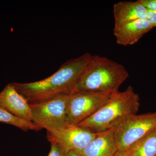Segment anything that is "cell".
<instances>
[{
	"mask_svg": "<svg viewBox=\"0 0 156 156\" xmlns=\"http://www.w3.org/2000/svg\"><path fill=\"white\" fill-rule=\"evenodd\" d=\"M98 133L77 125H68L54 132H48V140L58 143L66 154L70 151L82 150L94 139Z\"/></svg>",
	"mask_w": 156,
	"mask_h": 156,
	"instance_id": "52a82bcc",
	"label": "cell"
},
{
	"mask_svg": "<svg viewBox=\"0 0 156 156\" xmlns=\"http://www.w3.org/2000/svg\"><path fill=\"white\" fill-rule=\"evenodd\" d=\"M111 94L88 92L71 93L67 107L68 124L77 125L91 116L106 103Z\"/></svg>",
	"mask_w": 156,
	"mask_h": 156,
	"instance_id": "8992f818",
	"label": "cell"
},
{
	"mask_svg": "<svg viewBox=\"0 0 156 156\" xmlns=\"http://www.w3.org/2000/svg\"><path fill=\"white\" fill-rule=\"evenodd\" d=\"M148 13V10L140 0L119 2L113 6L114 27L136 20L147 19Z\"/></svg>",
	"mask_w": 156,
	"mask_h": 156,
	"instance_id": "30bf717a",
	"label": "cell"
},
{
	"mask_svg": "<svg viewBox=\"0 0 156 156\" xmlns=\"http://www.w3.org/2000/svg\"><path fill=\"white\" fill-rule=\"evenodd\" d=\"M156 128V112L132 115L114 129L118 150H128Z\"/></svg>",
	"mask_w": 156,
	"mask_h": 156,
	"instance_id": "5b68a950",
	"label": "cell"
},
{
	"mask_svg": "<svg viewBox=\"0 0 156 156\" xmlns=\"http://www.w3.org/2000/svg\"><path fill=\"white\" fill-rule=\"evenodd\" d=\"M86 53L63 63L52 75L31 83H12L30 104L40 103L58 95L71 94L92 57Z\"/></svg>",
	"mask_w": 156,
	"mask_h": 156,
	"instance_id": "6da1fadb",
	"label": "cell"
},
{
	"mask_svg": "<svg viewBox=\"0 0 156 156\" xmlns=\"http://www.w3.org/2000/svg\"><path fill=\"white\" fill-rule=\"evenodd\" d=\"M70 94L58 95L40 103L30 104L32 122L47 132L61 130L69 125L67 111Z\"/></svg>",
	"mask_w": 156,
	"mask_h": 156,
	"instance_id": "277c9868",
	"label": "cell"
},
{
	"mask_svg": "<svg viewBox=\"0 0 156 156\" xmlns=\"http://www.w3.org/2000/svg\"><path fill=\"white\" fill-rule=\"evenodd\" d=\"M153 28L147 19L136 20L114 27V35L118 44L131 46Z\"/></svg>",
	"mask_w": 156,
	"mask_h": 156,
	"instance_id": "9c48e42d",
	"label": "cell"
},
{
	"mask_svg": "<svg viewBox=\"0 0 156 156\" xmlns=\"http://www.w3.org/2000/svg\"><path fill=\"white\" fill-rule=\"evenodd\" d=\"M51 143V149L48 156H66L62 148L58 143L53 140H49Z\"/></svg>",
	"mask_w": 156,
	"mask_h": 156,
	"instance_id": "5bb4252c",
	"label": "cell"
},
{
	"mask_svg": "<svg viewBox=\"0 0 156 156\" xmlns=\"http://www.w3.org/2000/svg\"><path fill=\"white\" fill-rule=\"evenodd\" d=\"M0 105L17 118L32 122L30 104L11 83L0 92Z\"/></svg>",
	"mask_w": 156,
	"mask_h": 156,
	"instance_id": "ba28073f",
	"label": "cell"
},
{
	"mask_svg": "<svg viewBox=\"0 0 156 156\" xmlns=\"http://www.w3.org/2000/svg\"><path fill=\"white\" fill-rule=\"evenodd\" d=\"M0 122L12 125L24 131H39L41 128L32 122L21 119L14 115L0 105Z\"/></svg>",
	"mask_w": 156,
	"mask_h": 156,
	"instance_id": "4fadbf2b",
	"label": "cell"
},
{
	"mask_svg": "<svg viewBox=\"0 0 156 156\" xmlns=\"http://www.w3.org/2000/svg\"><path fill=\"white\" fill-rule=\"evenodd\" d=\"M126 151L131 156H156V128Z\"/></svg>",
	"mask_w": 156,
	"mask_h": 156,
	"instance_id": "7c38bea8",
	"label": "cell"
},
{
	"mask_svg": "<svg viewBox=\"0 0 156 156\" xmlns=\"http://www.w3.org/2000/svg\"><path fill=\"white\" fill-rule=\"evenodd\" d=\"M115 129L98 133L97 136L79 153L82 156H114L118 151Z\"/></svg>",
	"mask_w": 156,
	"mask_h": 156,
	"instance_id": "8fae6325",
	"label": "cell"
},
{
	"mask_svg": "<svg viewBox=\"0 0 156 156\" xmlns=\"http://www.w3.org/2000/svg\"><path fill=\"white\" fill-rule=\"evenodd\" d=\"M147 19L153 27H156V11H148Z\"/></svg>",
	"mask_w": 156,
	"mask_h": 156,
	"instance_id": "2e32d148",
	"label": "cell"
},
{
	"mask_svg": "<svg viewBox=\"0 0 156 156\" xmlns=\"http://www.w3.org/2000/svg\"><path fill=\"white\" fill-rule=\"evenodd\" d=\"M114 156H131L127 151H118Z\"/></svg>",
	"mask_w": 156,
	"mask_h": 156,
	"instance_id": "e0dca14e",
	"label": "cell"
},
{
	"mask_svg": "<svg viewBox=\"0 0 156 156\" xmlns=\"http://www.w3.org/2000/svg\"><path fill=\"white\" fill-rule=\"evenodd\" d=\"M129 76L125 66L105 57L92 55L72 93L88 92L112 94Z\"/></svg>",
	"mask_w": 156,
	"mask_h": 156,
	"instance_id": "7a4b0ae2",
	"label": "cell"
},
{
	"mask_svg": "<svg viewBox=\"0 0 156 156\" xmlns=\"http://www.w3.org/2000/svg\"><path fill=\"white\" fill-rule=\"evenodd\" d=\"M140 106L139 95L129 86L123 92L112 94L97 112L77 126L96 133L115 129L129 117L136 114Z\"/></svg>",
	"mask_w": 156,
	"mask_h": 156,
	"instance_id": "3957f363",
	"label": "cell"
},
{
	"mask_svg": "<svg viewBox=\"0 0 156 156\" xmlns=\"http://www.w3.org/2000/svg\"><path fill=\"white\" fill-rule=\"evenodd\" d=\"M66 156H82L80 153L77 151H72L66 154Z\"/></svg>",
	"mask_w": 156,
	"mask_h": 156,
	"instance_id": "ac0fdd59",
	"label": "cell"
},
{
	"mask_svg": "<svg viewBox=\"0 0 156 156\" xmlns=\"http://www.w3.org/2000/svg\"><path fill=\"white\" fill-rule=\"evenodd\" d=\"M148 11H156V0H140Z\"/></svg>",
	"mask_w": 156,
	"mask_h": 156,
	"instance_id": "9a60e30c",
	"label": "cell"
}]
</instances>
